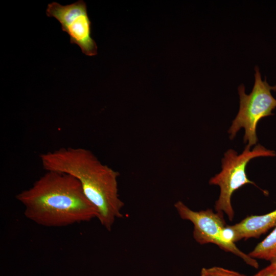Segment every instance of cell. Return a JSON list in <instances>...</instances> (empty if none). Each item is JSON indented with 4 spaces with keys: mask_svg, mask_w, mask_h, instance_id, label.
<instances>
[{
    "mask_svg": "<svg viewBox=\"0 0 276 276\" xmlns=\"http://www.w3.org/2000/svg\"><path fill=\"white\" fill-rule=\"evenodd\" d=\"M248 255L255 259L269 261L276 255V225L272 231L258 244Z\"/></svg>",
    "mask_w": 276,
    "mask_h": 276,
    "instance_id": "8",
    "label": "cell"
},
{
    "mask_svg": "<svg viewBox=\"0 0 276 276\" xmlns=\"http://www.w3.org/2000/svg\"><path fill=\"white\" fill-rule=\"evenodd\" d=\"M174 206L182 219L193 224V237L197 242L201 245L215 244L222 249L241 258L248 265L255 268L259 267L256 259L240 250L235 243H228L225 240L224 232L227 225L222 214L214 213L211 209L194 211L181 201L176 202Z\"/></svg>",
    "mask_w": 276,
    "mask_h": 276,
    "instance_id": "5",
    "label": "cell"
},
{
    "mask_svg": "<svg viewBox=\"0 0 276 276\" xmlns=\"http://www.w3.org/2000/svg\"><path fill=\"white\" fill-rule=\"evenodd\" d=\"M47 172L31 187L16 195L24 215L45 227H63L97 218L96 209L74 176L56 171Z\"/></svg>",
    "mask_w": 276,
    "mask_h": 276,
    "instance_id": "1",
    "label": "cell"
},
{
    "mask_svg": "<svg viewBox=\"0 0 276 276\" xmlns=\"http://www.w3.org/2000/svg\"><path fill=\"white\" fill-rule=\"evenodd\" d=\"M254 276H276V266L270 264Z\"/></svg>",
    "mask_w": 276,
    "mask_h": 276,
    "instance_id": "10",
    "label": "cell"
},
{
    "mask_svg": "<svg viewBox=\"0 0 276 276\" xmlns=\"http://www.w3.org/2000/svg\"><path fill=\"white\" fill-rule=\"evenodd\" d=\"M270 264H273L276 266V255L270 260Z\"/></svg>",
    "mask_w": 276,
    "mask_h": 276,
    "instance_id": "11",
    "label": "cell"
},
{
    "mask_svg": "<svg viewBox=\"0 0 276 276\" xmlns=\"http://www.w3.org/2000/svg\"><path fill=\"white\" fill-rule=\"evenodd\" d=\"M247 145L243 152L238 154L233 149L228 150L222 159V170L211 178L210 185L219 186L220 193L218 199L216 201L215 210L217 213H225L229 220L232 221L234 212L231 204V197L234 192L246 184H252L257 186L247 177L246 167L248 163L252 158L260 156H274V151L267 149L258 144L252 150Z\"/></svg>",
    "mask_w": 276,
    "mask_h": 276,
    "instance_id": "4",
    "label": "cell"
},
{
    "mask_svg": "<svg viewBox=\"0 0 276 276\" xmlns=\"http://www.w3.org/2000/svg\"><path fill=\"white\" fill-rule=\"evenodd\" d=\"M39 158L46 171L68 174L79 180L83 192L96 209L101 224L110 231L115 220L123 216L124 205L119 194V173L103 164L90 150L62 148L42 153Z\"/></svg>",
    "mask_w": 276,
    "mask_h": 276,
    "instance_id": "2",
    "label": "cell"
},
{
    "mask_svg": "<svg viewBox=\"0 0 276 276\" xmlns=\"http://www.w3.org/2000/svg\"><path fill=\"white\" fill-rule=\"evenodd\" d=\"M255 70V83L251 92L247 95L243 84L238 87L239 110L228 131L232 140L237 132L244 128V142H248L250 147L258 142L256 128L259 122L272 115V111L276 108V99L271 93V90H276V85H269L266 77L264 80L262 79L258 66H256Z\"/></svg>",
    "mask_w": 276,
    "mask_h": 276,
    "instance_id": "3",
    "label": "cell"
},
{
    "mask_svg": "<svg viewBox=\"0 0 276 276\" xmlns=\"http://www.w3.org/2000/svg\"><path fill=\"white\" fill-rule=\"evenodd\" d=\"M275 225L276 209L264 215L247 216L229 227L234 233L235 243L242 239L259 238Z\"/></svg>",
    "mask_w": 276,
    "mask_h": 276,
    "instance_id": "7",
    "label": "cell"
},
{
    "mask_svg": "<svg viewBox=\"0 0 276 276\" xmlns=\"http://www.w3.org/2000/svg\"><path fill=\"white\" fill-rule=\"evenodd\" d=\"M200 276H246L238 272L225 269L220 267L203 268Z\"/></svg>",
    "mask_w": 276,
    "mask_h": 276,
    "instance_id": "9",
    "label": "cell"
},
{
    "mask_svg": "<svg viewBox=\"0 0 276 276\" xmlns=\"http://www.w3.org/2000/svg\"><path fill=\"white\" fill-rule=\"evenodd\" d=\"M46 13L60 22L62 30L69 35L71 43L78 45L86 56L97 55L98 47L91 36V21L84 1L67 5L52 2L48 4Z\"/></svg>",
    "mask_w": 276,
    "mask_h": 276,
    "instance_id": "6",
    "label": "cell"
}]
</instances>
